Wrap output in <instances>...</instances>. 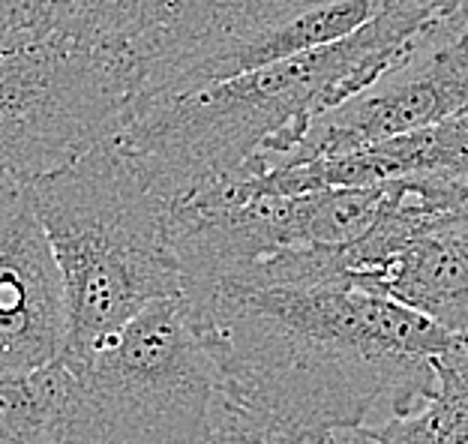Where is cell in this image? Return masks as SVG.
Here are the masks:
<instances>
[{
  "label": "cell",
  "mask_w": 468,
  "mask_h": 444,
  "mask_svg": "<svg viewBox=\"0 0 468 444\" xmlns=\"http://www.w3.org/2000/svg\"><path fill=\"white\" fill-rule=\"evenodd\" d=\"M348 282L427 315L441 331L468 343V222L423 235Z\"/></svg>",
  "instance_id": "obj_9"
},
{
  "label": "cell",
  "mask_w": 468,
  "mask_h": 444,
  "mask_svg": "<svg viewBox=\"0 0 468 444\" xmlns=\"http://www.w3.org/2000/svg\"><path fill=\"white\" fill-rule=\"evenodd\" d=\"M468 114V0H451L393 67L355 97L322 111L268 168L369 147ZM264 168V172H268Z\"/></svg>",
  "instance_id": "obj_6"
},
{
  "label": "cell",
  "mask_w": 468,
  "mask_h": 444,
  "mask_svg": "<svg viewBox=\"0 0 468 444\" xmlns=\"http://www.w3.org/2000/svg\"><path fill=\"white\" fill-rule=\"evenodd\" d=\"M60 364L34 375H0V444H51Z\"/></svg>",
  "instance_id": "obj_10"
},
{
  "label": "cell",
  "mask_w": 468,
  "mask_h": 444,
  "mask_svg": "<svg viewBox=\"0 0 468 444\" xmlns=\"http://www.w3.org/2000/svg\"><path fill=\"white\" fill-rule=\"evenodd\" d=\"M448 4L393 0L355 34L327 46L231 79L135 100L114 139L177 207L207 186L261 172L289 153L313 118L393 67Z\"/></svg>",
  "instance_id": "obj_2"
},
{
  "label": "cell",
  "mask_w": 468,
  "mask_h": 444,
  "mask_svg": "<svg viewBox=\"0 0 468 444\" xmlns=\"http://www.w3.org/2000/svg\"><path fill=\"white\" fill-rule=\"evenodd\" d=\"M414 174L468 184V114L393 135L351 153L271 168L264 174V186L271 193L292 196L327 186H376Z\"/></svg>",
  "instance_id": "obj_8"
},
{
  "label": "cell",
  "mask_w": 468,
  "mask_h": 444,
  "mask_svg": "<svg viewBox=\"0 0 468 444\" xmlns=\"http://www.w3.org/2000/svg\"><path fill=\"white\" fill-rule=\"evenodd\" d=\"M6 186H13V184H6V181H0V196H4V189H6Z\"/></svg>",
  "instance_id": "obj_13"
},
{
  "label": "cell",
  "mask_w": 468,
  "mask_h": 444,
  "mask_svg": "<svg viewBox=\"0 0 468 444\" xmlns=\"http://www.w3.org/2000/svg\"><path fill=\"white\" fill-rule=\"evenodd\" d=\"M42 0H0V34L27 25L37 16Z\"/></svg>",
  "instance_id": "obj_11"
},
{
  "label": "cell",
  "mask_w": 468,
  "mask_h": 444,
  "mask_svg": "<svg viewBox=\"0 0 468 444\" xmlns=\"http://www.w3.org/2000/svg\"><path fill=\"white\" fill-rule=\"evenodd\" d=\"M207 444H276V441H268V439H259V436H247V432H234V429H226L222 436H217L214 441Z\"/></svg>",
  "instance_id": "obj_12"
},
{
  "label": "cell",
  "mask_w": 468,
  "mask_h": 444,
  "mask_svg": "<svg viewBox=\"0 0 468 444\" xmlns=\"http://www.w3.org/2000/svg\"><path fill=\"white\" fill-rule=\"evenodd\" d=\"M229 420L219 361L184 298H165L60 361L51 444H207Z\"/></svg>",
  "instance_id": "obj_4"
},
{
  "label": "cell",
  "mask_w": 468,
  "mask_h": 444,
  "mask_svg": "<svg viewBox=\"0 0 468 444\" xmlns=\"http://www.w3.org/2000/svg\"><path fill=\"white\" fill-rule=\"evenodd\" d=\"M69 310L63 361L93 352L156 301L180 298L175 202L112 135L30 184Z\"/></svg>",
  "instance_id": "obj_3"
},
{
  "label": "cell",
  "mask_w": 468,
  "mask_h": 444,
  "mask_svg": "<svg viewBox=\"0 0 468 444\" xmlns=\"http://www.w3.org/2000/svg\"><path fill=\"white\" fill-rule=\"evenodd\" d=\"M69 345L60 264L37 214L30 184L0 196V375L58 366Z\"/></svg>",
  "instance_id": "obj_7"
},
{
  "label": "cell",
  "mask_w": 468,
  "mask_h": 444,
  "mask_svg": "<svg viewBox=\"0 0 468 444\" xmlns=\"http://www.w3.org/2000/svg\"><path fill=\"white\" fill-rule=\"evenodd\" d=\"M184 303L226 378L229 429L276 444H324L381 406L414 408L453 340L351 282L222 280Z\"/></svg>",
  "instance_id": "obj_1"
},
{
  "label": "cell",
  "mask_w": 468,
  "mask_h": 444,
  "mask_svg": "<svg viewBox=\"0 0 468 444\" xmlns=\"http://www.w3.org/2000/svg\"><path fill=\"white\" fill-rule=\"evenodd\" d=\"M138 93L130 51L34 21L0 34V181L34 184L112 139Z\"/></svg>",
  "instance_id": "obj_5"
}]
</instances>
